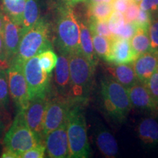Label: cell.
I'll return each mask as SVG.
<instances>
[{
	"mask_svg": "<svg viewBox=\"0 0 158 158\" xmlns=\"http://www.w3.org/2000/svg\"><path fill=\"white\" fill-rule=\"evenodd\" d=\"M113 0H89L90 3H94V2H108L111 3Z\"/></svg>",
	"mask_w": 158,
	"mask_h": 158,
	"instance_id": "42",
	"label": "cell"
},
{
	"mask_svg": "<svg viewBox=\"0 0 158 158\" xmlns=\"http://www.w3.org/2000/svg\"><path fill=\"white\" fill-rule=\"evenodd\" d=\"M135 30L136 27L133 22H125V23L119 29V30L117 31L115 37H118V38L130 40L135 34Z\"/></svg>",
	"mask_w": 158,
	"mask_h": 158,
	"instance_id": "34",
	"label": "cell"
},
{
	"mask_svg": "<svg viewBox=\"0 0 158 158\" xmlns=\"http://www.w3.org/2000/svg\"><path fill=\"white\" fill-rule=\"evenodd\" d=\"M80 26V44L82 54L84 55L94 68H96L98 63V56L94 51L92 34L89 28L88 23L83 20H78Z\"/></svg>",
	"mask_w": 158,
	"mask_h": 158,
	"instance_id": "18",
	"label": "cell"
},
{
	"mask_svg": "<svg viewBox=\"0 0 158 158\" xmlns=\"http://www.w3.org/2000/svg\"><path fill=\"white\" fill-rule=\"evenodd\" d=\"M133 67L138 81L146 84L158 68V53L149 51L139 55L133 62Z\"/></svg>",
	"mask_w": 158,
	"mask_h": 158,
	"instance_id": "15",
	"label": "cell"
},
{
	"mask_svg": "<svg viewBox=\"0 0 158 158\" xmlns=\"http://www.w3.org/2000/svg\"><path fill=\"white\" fill-rule=\"evenodd\" d=\"M45 143H39L20 155V158H43L45 157Z\"/></svg>",
	"mask_w": 158,
	"mask_h": 158,
	"instance_id": "32",
	"label": "cell"
},
{
	"mask_svg": "<svg viewBox=\"0 0 158 158\" xmlns=\"http://www.w3.org/2000/svg\"><path fill=\"white\" fill-rule=\"evenodd\" d=\"M72 105L70 100L64 97L56 94L54 98H49L43 124L44 138L47 134L67 122L69 110Z\"/></svg>",
	"mask_w": 158,
	"mask_h": 158,
	"instance_id": "9",
	"label": "cell"
},
{
	"mask_svg": "<svg viewBox=\"0 0 158 158\" xmlns=\"http://www.w3.org/2000/svg\"><path fill=\"white\" fill-rule=\"evenodd\" d=\"M68 58L70 76L69 100L72 104L84 106L92 93L95 68L89 62L82 52L69 55Z\"/></svg>",
	"mask_w": 158,
	"mask_h": 158,
	"instance_id": "2",
	"label": "cell"
},
{
	"mask_svg": "<svg viewBox=\"0 0 158 158\" xmlns=\"http://www.w3.org/2000/svg\"><path fill=\"white\" fill-rule=\"evenodd\" d=\"M5 11L0 7V32H2L4 27V19H5Z\"/></svg>",
	"mask_w": 158,
	"mask_h": 158,
	"instance_id": "40",
	"label": "cell"
},
{
	"mask_svg": "<svg viewBox=\"0 0 158 158\" xmlns=\"http://www.w3.org/2000/svg\"><path fill=\"white\" fill-rule=\"evenodd\" d=\"M51 48L52 45L50 41V25L45 19L40 18L21 37L17 54L10 62L23 65L29 59Z\"/></svg>",
	"mask_w": 158,
	"mask_h": 158,
	"instance_id": "4",
	"label": "cell"
},
{
	"mask_svg": "<svg viewBox=\"0 0 158 158\" xmlns=\"http://www.w3.org/2000/svg\"><path fill=\"white\" fill-rule=\"evenodd\" d=\"M113 11L114 8L112 3L89 2L87 15L89 19H94L100 21H108Z\"/></svg>",
	"mask_w": 158,
	"mask_h": 158,
	"instance_id": "24",
	"label": "cell"
},
{
	"mask_svg": "<svg viewBox=\"0 0 158 158\" xmlns=\"http://www.w3.org/2000/svg\"><path fill=\"white\" fill-rule=\"evenodd\" d=\"M137 57L130 40L116 37L111 40L110 54L108 62L111 64H133Z\"/></svg>",
	"mask_w": 158,
	"mask_h": 158,
	"instance_id": "16",
	"label": "cell"
},
{
	"mask_svg": "<svg viewBox=\"0 0 158 158\" xmlns=\"http://www.w3.org/2000/svg\"><path fill=\"white\" fill-rule=\"evenodd\" d=\"M40 7L37 0H27L21 23V35L29 31L40 19Z\"/></svg>",
	"mask_w": 158,
	"mask_h": 158,
	"instance_id": "21",
	"label": "cell"
},
{
	"mask_svg": "<svg viewBox=\"0 0 158 158\" xmlns=\"http://www.w3.org/2000/svg\"><path fill=\"white\" fill-rule=\"evenodd\" d=\"M9 86L7 69H0V108H5L9 102Z\"/></svg>",
	"mask_w": 158,
	"mask_h": 158,
	"instance_id": "28",
	"label": "cell"
},
{
	"mask_svg": "<svg viewBox=\"0 0 158 158\" xmlns=\"http://www.w3.org/2000/svg\"><path fill=\"white\" fill-rule=\"evenodd\" d=\"M2 157L3 158H19L17 155L13 152L10 151V150L5 149L4 148L2 155Z\"/></svg>",
	"mask_w": 158,
	"mask_h": 158,
	"instance_id": "39",
	"label": "cell"
},
{
	"mask_svg": "<svg viewBox=\"0 0 158 158\" xmlns=\"http://www.w3.org/2000/svg\"><path fill=\"white\" fill-rule=\"evenodd\" d=\"M151 21V15L148 12L140 9L137 17H136L135 20L133 23L135 24L136 27H141V28L149 29Z\"/></svg>",
	"mask_w": 158,
	"mask_h": 158,
	"instance_id": "33",
	"label": "cell"
},
{
	"mask_svg": "<svg viewBox=\"0 0 158 158\" xmlns=\"http://www.w3.org/2000/svg\"><path fill=\"white\" fill-rule=\"evenodd\" d=\"M95 142L98 149L105 157L113 158L118 154V144L115 138L107 129L99 127L96 132Z\"/></svg>",
	"mask_w": 158,
	"mask_h": 158,
	"instance_id": "20",
	"label": "cell"
},
{
	"mask_svg": "<svg viewBox=\"0 0 158 158\" xmlns=\"http://www.w3.org/2000/svg\"><path fill=\"white\" fill-rule=\"evenodd\" d=\"M54 89L56 95L64 97L69 100L70 92L69 58L68 56L63 54L59 55L55 67Z\"/></svg>",
	"mask_w": 158,
	"mask_h": 158,
	"instance_id": "14",
	"label": "cell"
},
{
	"mask_svg": "<svg viewBox=\"0 0 158 158\" xmlns=\"http://www.w3.org/2000/svg\"><path fill=\"white\" fill-rule=\"evenodd\" d=\"M130 41L138 56L151 51L149 29L136 27L135 34L130 40Z\"/></svg>",
	"mask_w": 158,
	"mask_h": 158,
	"instance_id": "22",
	"label": "cell"
},
{
	"mask_svg": "<svg viewBox=\"0 0 158 158\" xmlns=\"http://www.w3.org/2000/svg\"><path fill=\"white\" fill-rule=\"evenodd\" d=\"M39 143H42L27 124L24 110H19L4 138V148L13 152L20 158L21 154Z\"/></svg>",
	"mask_w": 158,
	"mask_h": 158,
	"instance_id": "6",
	"label": "cell"
},
{
	"mask_svg": "<svg viewBox=\"0 0 158 158\" xmlns=\"http://www.w3.org/2000/svg\"><path fill=\"white\" fill-rule=\"evenodd\" d=\"M91 34H92L94 49L97 56L108 62L110 54L111 40L94 33H91Z\"/></svg>",
	"mask_w": 158,
	"mask_h": 158,
	"instance_id": "25",
	"label": "cell"
},
{
	"mask_svg": "<svg viewBox=\"0 0 158 158\" xmlns=\"http://www.w3.org/2000/svg\"><path fill=\"white\" fill-rule=\"evenodd\" d=\"M151 51L158 53V19H152L149 27Z\"/></svg>",
	"mask_w": 158,
	"mask_h": 158,
	"instance_id": "30",
	"label": "cell"
},
{
	"mask_svg": "<svg viewBox=\"0 0 158 158\" xmlns=\"http://www.w3.org/2000/svg\"><path fill=\"white\" fill-rule=\"evenodd\" d=\"M139 10V5L134 2L133 1L130 2L128 3L127 8L126 10L125 13H124V19H125L126 22H133L135 20L136 17H137Z\"/></svg>",
	"mask_w": 158,
	"mask_h": 158,
	"instance_id": "36",
	"label": "cell"
},
{
	"mask_svg": "<svg viewBox=\"0 0 158 158\" xmlns=\"http://www.w3.org/2000/svg\"><path fill=\"white\" fill-rule=\"evenodd\" d=\"M112 6H113L114 10L120 12V13H125L126 10L128 7V2L125 0H113L112 2Z\"/></svg>",
	"mask_w": 158,
	"mask_h": 158,
	"instance_id": "38",
	"label": "cell"
},
{
	"mask_svg": "<svg viewBox=\"0 0 158 158\" xmlns=\"http://www.w3.org/2000/svg\"><path fill=\"white\" fill-rule=\"evenodd\" d=\"M139 7L148 12L152 19H158V0H142L139 4Z\"/></svg>",
	"mask_w": 158,
	"mask_h": 158,
	"instance_id": "31",
	"label": "cell"
},
{
	"mask_svg": "<svg viewBox=\"0 0 158 158\" xmlns=\"http://www.w3.org/2000/svg\"><path fill=\"white\" fill-rule=\"evenodd\" d=\"M45 150L51 158L69 157L70 149L67 122L47 134L44 138Z\"/></svg>",
	"mask_w": 158,
	"mask_h": 158,
	"instance_id": "11",
	"label": "cell"
},
{
	"mask_svg": "<svg viewBox=\"0 0 158 158\" xmlns=\"http://www.w3.org/2000/svg\"><path fill=\"white\" fill-rule=\"evenodd\" d=\"M8 67L9 63L5 56L3 35L2 32H0V69H7Z\"/></svg>",
	"mask_w": 158,
	"mask_h": 158,
	"instance_id": "37",
	"label": "cell"
},
{
	"mask_svg": "<svg viewBox=\"0 0 158 158\" xmlns=\"http://www.w3.org/2000/svg\"><path fill=\"white\" fill-rule=\"evenodd\" d=\"M3 10L10 19L21 25L27 0H2Z\"/></svg>",
	"mask_w": 158,
	"mask_h": 158,
	"instance_id": "23",
	"label": "cell"
},
{
	"mask_svg": "<svg viewBox=\"0 0 158 158\" xmlns=\"http://www.w3.org/2000/svg\"><path fill=\"white\" fill-rule=\"evenodd\" d=\"M23 73L27 84L29 100L48 96L51 74L43 70L39 64L38 56L32 57L24 63Z\"/></svg>",
	"mask_w": 158,
	"mask_h": 158,
	"instance_id": "7",
	"label": "cell"
},
{
	"mask_svg": "<svg viewBox=\"0 0 158 158\" xmlns=\"http://www.w3.org/2000/svg\"><path fill=\"white\" fill-rule=\"evenodd\" d=\"M48 100V96L35 98L30 100L28 107L24 110L27 124L39 141L42 143L44 141L43 124Z\"/></svg>",
	"mask_w": 158,
	"mask_h": 158,
	"instance_id": "10",
	"label": "cell"
},
{
	"mask_svg": "<svg viewBox=\"0 0 158 158\" xmlns=\"http://www.w3.org/2000/svg\"><path fill=\"white\" fill-rule=\"evenodd\" d=\"M4 129H5V124H4V122L2 117L1 114H0V137H1L2 134Z\"/></svg>",
	"mask_w": 158,
	"mask_h": 158,
	"instance_id": "41",
	"label": "cell"
},
{
	"mask_svg": "<svg viewBox=\"0 0 158 158\" xmlns=\"http://www.w3.org/2000/svg\"><path fill=\"white\" fill-rule=\"evenodd\" d=\"M127 89L132 107L143 111L157 113L158 106L150 94L147 85L138 81Z\"/></svg>",
	"mask_w": 158,
	"mask_h": 158,
	"instance_id": "13",
	"label": "cell"
},
{
	"mask_svg": "<svg viewBox=\"0 0 158 158\" xmlns=\"http://www.w3.org/2000/svg\"><path fill=\"white\" fill-rule=\"evenodd\" d=\"M81 108L80 105L73 104L67 118L69 157L86 158L91 155L86 119Z\"/></svg>",
	"mask_w": 158,
	"mask_h": 158,
	"instance_id": "5",
	"label": "cell"
},
{
	"mask_svg": "<svg viewBox=\"0 0 158 158\" xmlns=\"http://www.w3.org/2000/svg\"><path fill=\"white\" fill-rule=\"evenodd\" d=\"M125 1H127V2H130L133 1V0H125Z\"/></svg>",
	"mask_w": 158,
	"mask_h": 158,
	"instance_id": "45",
	"label": "cell"
},
{
	"mask_svg": "<svg viewBox=\"0 0 158 158\" xmlns=\"http://www.w3.org/2000/svg\"><path fill=\"white\" fill-rule=\"evenodd\" d=\"M72 3H78V2H84L85 0H70Z\"/></svg>",
	"mask_w": 158,
	"mask_h": 158,
	"instance_id": "43",
	"label": "cell"
},
{
	"mask_svg": "<svg viewBox=\"0 0 158 158\" xmlns=\"http://www.w3.org/2000/svg\"><path fill=\"white\" fill-rule=\"evenodd\" d=\"M138 133L144 145L149 147L158 145V122L155 118H143L138 124Z\"/></svg>",
	"mask_w": 158,
	"mask_h": 158,
	"instance_id": "19",
	"label": "cell"
},
{
	"mask_svg": "<svg viewBox=\"0 0 158 158\" xmlns=\"http://www.w3.org/2000/svg\"><path fill=\"white\" fill-rule=\"evenodd\" d=\"M55 27V43L60 54L69 56L81 52L80 26L70 0H62L57 7Z\"/></svg>",
	"mask_w": 158,
	"mask_h": 158,
	"instance_id": "1",
	"label": "cell"
},
{
	"mask_svg": "<svg viewBox=\"0 0 158 158\" xmlns=\"http://www.w3.org/2000/svg\"><path fill=\"white\" fill-rule=\"evenodd\" d=\"M2 35L6 59L10 65L12 59L17 54L22 35L21 25L13 21L6 13L4 19Z\"/></svg>",
	"mask_w": 158,
	"mask_h": 158,
	"instance_id": "12",
	"label": "cell"
},
{
	"mask_svg": "<svg viewBox=\"0 0 158 158\" xmlns=\"http://www.w3.org/2000/svg\"><path fill=\"white\" fill-rule=\"evenodd\" d=\"M7 71L10 94L19 110H24L28 107L30 100L23 73V65L10 62Z\"/></svg>",
	"mask_w": 158,
	"mask_h": 158,
	"instance_id": "8",
	"label": "cell"
},
{
	"mask_svg": "<svg viewBox=\"0 0 158 158\" xmlns=\"http://www.w3.org/2000/svg\"><path fill=\"white\" fill-rule=\"evenodd\" d=\"M134 2H135L136 4H138V5H139L140 2L142 1V0H133Z\"/></svg>",
	"mask_w": 158,
	"mask_h": 158,
	"instance_id": "44",
	"label": "cell"
},
{
	"mask_svg": "<svg viewBox=\"0 0 158 158\" xmlns=\"http://www.w3.org/2000/svg\"><path fill=\"white\" fill-rule=\"evenodd\" d=\"M146 85H147L150 94H152L153 99L157 102L158 106V68L154 73L152 76L150 77Z\"/></svg>",
	"mask_w": 158,
	"mask_h": 158,
	"instance_id": "35",
	"label": "cell"
},
{
	"mask_svg": "<svg viewBox=\"0 0 158 158\" xmlns=\"http://www.w3.org/2000/svg\"><path fill=\"white\" fill-rule=\"evenodd\" d=\"M37 56L39 59V64L43 70L48 73L51 74L53 70L56 67L57 59H58L52 48L43 51L37 55Z\"/></svg>",
	"mask_w": 158,
	"mask_h": 158,
	"instance_id": "26",
	"label": "cell"
},
{
	"mask_svg": "<svg viewBox=\"0 0 158 158\" xmlns=\"http://www.w3.org/2000/svg\"><path fill=\"white\" fill-rule=\"evenodd\" d=\"M100 84L105 110L115 122H123L132 108L127 89L109 76L102 78Z\"/></svg>",
	"mask_w": 158,
	"mask_h": 158,
	"instance_id": "3",
	"label": "cell"
},
{
	"mask_svg": "<svg viewBox=\"0 0 158 158\" xmlns=\"http://www.w3.org/2000/svg\"><path fill=\"white\" fill-rule=\"evenodd\" d=\"M87 23L91 33L102 35V36L108 37L110 40H113L115 37L111 31L110 30L108 21H100V20L89 19Z\"/></svg>",
	"mask_w": 158,
	"mask_h": 158,
	"instance_id": "27",
	"label": "cell"
},
{
	"mask_svg": "<svg viewBox=\"0 0 158 158\" xmlns=\"http://www.w3.org/2000/svg\"><path fill=\"white\" fill-rule=\"evenodd\" d=\"M109 76L121 84L126 89L138 82L132 64H113L106 67Z\"/></svg>",
	"mask_w": 158,
	"mask_h": 158,
	"instance_id": "17",
	"label": "cell"
},
{
	"mask_svg": "<svg viewBox=\"0 0 158 158\" xmlns=\"http://www.w3.org/2000/svg\"><path fill=\"white\" fill-rule=\"evenodd\" d=\"M125 19L123 13L114 10L110 14L109 19L108 20V26H109L110 30L113 33V35L115 36L117 31L119 30V29L125 23Z\"/></svg>",
	"mask_w": 158,
	"mask_h": 158,
	"instance_id": "29",
	"label": "cell"
}]
</instances>
